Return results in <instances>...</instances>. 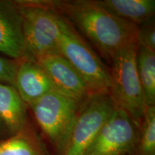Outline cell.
<instances>
[{"mask_svg":"<svg viewBox=\"0 0 155 155\" xmlns=\"http://www.w3.org/2000/svg\"><path fill=\"white\" fill-rule=\"evenodd\" d=\"M15 88L28 106L48 93L56 91L42 68L37 62L28 59L19 61Z\"/></svg>","mask_w":155,"mask_h":155,"instance_id":"10","label":"cell"},{"mask_svg":"<svg viewBox=\"0 0 155 155\" xmlns=\"http://www.w3.org/2000/svg\"><path fill=\"white\" fill-rule=\"evenodd\" d=\"M140 155H155V106H147L141 121Z\"/></svg>","mask_w":155,"mask_h":155,"instance_id":"15","label":"cell"},{"mask_svg":"<svg viewBox=\"0 0 155 155\" xmlns=\"http://www.w3.org/2000/svg\"><path fill=\"white\" fill-rule=\"evenodd\" d=\"M7 134H9L8 131H7L5 124L3 123L2 120L0 118V140L7 138V137H5V135Z\"/></svg>","mask_w":155,"mask_h":155,"instance_id":"18","label":"cell"},{"mask_svg":"<svg viewBox=\"0 0 155 155\" xmlns=\"http://www.w3.org/2000/svg\"><path fill=\"white\" fill-rule=\"evenodd\" d=\"M27 106L14 86L0 83V118L10 136L28 124Z\"/></svg>","mask_w":155,"mask_h":155,"instance_id":"11","label":"cell"},{"mask_svg":"<svg viewBox=\"0 0 155 155\" xmlns=\"http://www.w3.org/2000/svg\"><path fill=\"white\" fill-rule=\"evenodd\" d=\"M80 104L58 91H53L29 106L40 127L61 154L66 145Z\"/></svg>","mask_w":155,"mask_h":155,"instance_id":"5","label":"cell"},{"mask_svg":"<svg viewBox=\"0 0 155 155\" xmlns=\"http://www.w3.org/2000/svg\"><path fill=\"white\" fill-rule=\"evenodd\" d=\"M137 69L144 95L146 106L155 104V51L138 45Z\"/></svg>","mask_w":155,"mask_h":155,"instance_id":"14","label":"cell"},{"mask_svg":"<svg viewBox=\"0 0 155 155\" xmlns=\"http://www.w3.org/2000/svg\"><path fill=\"white\" fill-rule=\"evenodd\" d=\"M58 51L80 75L89 95L109 94L110 70L68 21L61 17Z\"/></svg>","mask_w":155,"mask_h":155,"instance_id":"4","label":"cell"},{"mask_svg":"<svg viewBox=\"0 0 155 155\" xmlns=\"http://www.w3.org/2000/svg\"><path fill=\"white\" fill-rule=\"evenodd\" d=\"M17 2L22 15L24 59L35 61L45 55L59 53L61 15L39 0H18Z\"/></svg>","mask_w":155,"mask_h":155,"instance_id":"3","label":"cell"},{"mask_svg":"<svg viewBox=\"0 0 155 155\" xmlns=\"http://www.w3.org/2000/svg\"><path fill=\"white\" fill-rule=\"evenodd\" d=\"M98 2L114 16L137 27L152 21L154 16V0H102Z\"/></svg>","mask_w":155,"mask_h":155,"instance_id":"12","label":"cell"},{"mask_svg":"<svg viewBox=\"0 0 155 155\" xmlns=\"http://www.w3.org/2000/svg\"><path fill=\"white\" fill-rule=\"evenodd\" d=\"M137 45L155 51V30L152 21L138 26Z\"/></svg>","mask_w":155,"mask_h":155,"instance_id":"17","label":"cell"},{"mask_svg":"<svg viewBox=\"0 0 155 155\" xmlns=\"http://www.w3.org/2000/svg\"><path fill=\"white\" fill-rule=\"evenodd\" d=\"M137 43L132 44L112 57L109 95L139 127L147 106L137 69Z\"/></svg>","mask_w":155,"mask_h":155,"instance_id":"2","label":"cell"},{"mask_svg":"<svg viewBox=\"0 0 155 155\" xmlns=\"http://www.w3.org/2000/svg\"><path fill=\"white\" fill-rule=\"evenodd\" d=\"M45 71L56 91L82 102L89 96L88 88L80 75L60 53L45 55L35 60Z\"/></svg>","mask_w":155,"mask_h":155,"instance_id":"8","label":"cell"},{"mask_svg":"<svg viewBox=\"0 0 155 155\" xmlns=\"http://www.w3.org/2000/svg\"><path fill=\"white\" fill-rule=\"evenodd\" d=\"M0 155H48L41 139L28 124L0 140Z\"/></svg>","mask_w":155,"mask_h":155,"instance_id":"13","label":"cell"},{"mask_svg":"<svg viewBox=\"0 0 155 155\" xmlns=\"http://www.w3.org/2000/svg\"><path fill=\"white\" fill-rule=\"evenodd\" d=\"M19 61L0 56V83L15 87V76Z\"/></svg>","mask_w":155,"mask_h":155,"instance_id":"16","label":"cell"},{"mask_svg":"<svg viewBox=\"0 0 155 155\" xmlns=\"http://www.w3.org/2000/svg\"><path fill=\"white\" fill-rule=\"evenodd\" d=\"M137 127L129 115L116 106L84 155H127L139 141Z\"/></svg>","mask_w":155,"mask_h":155,"instance_id":"7","label":"cell"},{"mask_svg":"<svg viewBox=\"0 0 155 155\" xmlns=\"http://www.w3.org/2000/svg\"><path fill=\"white\" fill-rule=\"evenodd\" d=\"M75 25L103 55L110 59L120 50L137 43L138 27L114 16L98 1L39 0Z\"/></svg>","mask_w":155,"mask_h":155,"instance_id":"1","label":"cell"},{"mask_svg":"<svg viewBox=\"0 0 155 155\" xmlns=\"http://www.w3.org/2000/svg\"><path fill=\"white\" fill-rule=\"evenodd\" d=\"M0 53L18 61L25 58L22 15L17 1L0 0Z\"/></svg>","mask_w":155,"mask_h":155,"instance_id":"9","label":"cell"},{"mask_svg":"<svg viewBox=\"0 0 155 155\" xmlns=\"http://www.w3.org/2000/svg\"><path fill=\"white\" fill-rule=\"evenodd\" d=\"M116 106L109 94L89 95L81 102L61 155H84Z\"/></svg>","mask_w":155,"mask_h":155,"instance_id":"6","label":"cell"}]
</instances>
